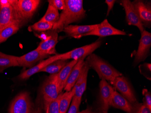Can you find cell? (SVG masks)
I'll list each match as a JSON object with an SVG mask.
<instances>
[{
	"label": "cell",
	"instance_id": "6da1fadb",
	"mask_svg": "<svg viewBox=\"0 0 151 113\" xmlns=\"http://www.w3.org/2000/svg\"><path fill=\"white\" fill-rule=\"evenodd\" d=\"M65 8L52 27V30L58 33L70 24L81 20L86 15L82 0H65Z\"/></svg>",
	"mask_w": 151,
	"mask_h": 113
},
{
	"label": "cell",
	"instance_id": "7a4b0ae2",
	"mask_svg": "<svg viewBox=\"0 0 151 113\" xmlns=\"http://www.w3.org/2000/svg\"><path fill=\"white\" fill-rule=\"evenodd\" d=\"M86 62L90 68L96 71L100 78L109 81L111 84L116 77L122 75L121 73L94 53L88 55Z\"/></svg>",
	"mask_w": 151,
	"mask_h": 113
},
{
	"label": "cell",
	"instance_id": "3957f363",
	"mask_svg": "<svg viewBox=\"0 0 151 113\" xmlns=\"http://www.w3.org/2000/svg\"><path fill=\"white\" fill-rule=\"evenodd\" d=\"M39 0H18L14 1L17 19L21 25L25 20L31 18L40 5Z\"/></svg>",
	"mask_w": 151,
	"mask_h": 113
},
{
	"label": "cell",
	"instance_id": "277c9868",
	"mask_svg": "<svg viewBox=\"0 0 151 113\" xmlns=\"http://www.w3.org/2000/svg\"><path fill=\"white\" fill-rule=\"evenodd\" d=\"M44 104L55 100L60 94L57 74H52L45 81L41 89Z\"/></svg>",
	"mask_w": 151,
	"mask_h": 113
},
{
	"label": "cell",
	"instance_id": "5b68a950",
	"mask_svg": "<svg viewBox=\"0 0 151 113\" xmlns=\"http://www.w3.org/2000/svg\"><path fill=\"white\" fill-rule=\"evenodd\" d=\"M32 109L29 94L24 92L19 93L12 101L9 113H31Z\"/></svg>",
	"mask_w": 151,
	"mask_h": 113
},
{
	"label": "cell",
	"instance_id": "8992f818",
	"mask_svg": "<svg viewBox=\"0 0 151 113\" xmlns=\"http://www.w3.org/2000/svg\"><path fill=\"white\" fill-rule=\"evenodd\" d=\"M126 33L124 31L117 29L112 26L108 22L107 19H105L101 23L97 24V26L92 31L86 34L81 35L78 39L88 35H95L100 37H106L111 35H125Z\"/></svg>",
	"mask_w": 151,
	"mask_h": 113
},
{
	"label": "cell",
	"instance_id": "52a82bcc",
	"mask_svg": "<svg viewBox=\"0 0 151 113\" xmlns=\"http://www.w3.org/2000/svg\"><path fill=\"white\" fill-rule=\"evenodd\" d=\"M151 46V33L145 30L141 33L138 50L135 56L134 64L137 65L145 60L150 52Z\"/></svg>",
	"mask_w": 151,
	"mask_h": 113
},
{
	"label": "cell",
	"instance_id": "ba28073f",
	"mask_svg": "<svg viewBox=\"0 0 151 113\" xmlns=\"http://www.w3.org/2000/svg\"><path fill=\"white\" fill-rule=\"evenodd\" d=\"M114 90L106 81L101 79L100 83L99 105L100 111H108L111 107V102Z\"/></svg>",
	"mask_w": 151,
	"mask_h": 113
},
{
	"label": "cell",
	"instance_id": "9c48e42d",
	"mask_svg": "<svg viewBox=\"0 0 151 113\" xmlns=\"http://www.w3.org/2000/svg\"><path fill=\"white\" fill-rule=\"evenodd\" d=\"M121 5L125 10L126 22L128 24L136 26L139 30L141 33L143 32L145 30V27L132 2L129 0H123L121 1Z\"/></svg>",
	"mask_w": 151,
	"mask_h": 113
},
{
	"label": "cell",
	"instance_id": "30bf717a",
	"mask_svg": "<svg viewBox=\"0 0 151 113\" xmlns=\"http://www.w3.org/2000/svg\"><path fill=\"white\" fill-rule=\"evenodd\" d=\"M112 85L130 103L133 104L137 102L134 91L125 77L122 76L116 77Z\"/></svg>",
	"mask_w": 151,
	"mask_h": 113
},
{
	"label": "cell",
	"instance_id": "8fae6325",
	"mask_svg": "<svg viewBox=\"0 0 151 113\" xmlns=\"http://www.w3.org/2000/svg\"><path fill=\"white\" fill-rule=\"evenodd\" d=\"M47 57V56L36 48L23 56L18 57L17 61L19 67L30 68L35 66L39 61Z\"/></svg>",
	"mask_w": 151,
	"mask_h": 113
},
{
	"label": "cell",
	"instance_id": "7c38bea8",
	"mask_svg": "<svg viewBox=\"0 0 151 113\" xmlns=\"http://www.w3.org/2000/svg\"><path fill=\"white\" fill-rule=\"evenodd\" d=\"M58 32L52 31L46 40L41 42L36 49L47 57L51 54H56L55 47L58 42Z\"/></svg>",
	"mask_w": 151,
	"mask_h": 113
},
{
	"label": "cell",
	"instance_id": "4fadbf2b",
	"mask_svg": "<svg viewBox=\"0 0 151 113\" xmlns=\"http://www.w3.org/2000/svg\"><path fill=\"white\" fill-rule=\"evenodd\" d=\"M13 2L14 1L12 0L11 5L6 6L0 7V30L14 22H19L13 5Z\"/></svg>",
	"mask_w": 151,
	"mask_h": 113
},
{
	"label": "cell",
	"instance_id": "5bb4252c",
	"mask_svg": "<svg viewBox=\"0 0 151 113\" xmlns=\"http://www.w3.org/2000/svg\"><path fill=\"white\" fill-rule=\"evenodd\" d=\"M143 26H150L151 23V6L142 1L132 2Z\"/></svg>",
	"mask_w": 151,
	"mask_h": 113
},
{
	"label": "cell",
	"instance_id": "9a60e30c",
	"mask_svg": "<svg viewBox=\"0 0 151 113\" xmlns=\"http://www.w3.org/2000/svg\"><path fill=\"white\" fill-rule=\"evenodd\" d=\"M89 69V65L85 61V63L82 67L79 77L74 86L75 88V93L73 97L78 100H81L82 95L86 90L87 76Z\"/></svg>",
	"mask_w": 151,
	"mask_h": 113
},
{
	"label": "cell",
	"instance_id": "2e32d148",
	"mask_svg": "<svg viewBox=\"0 0 151 113\" xmlns=\"http://www.w3.org/2000/svg\"><path fill=\"white\" fill-rule=\"evenodd\" d=\"M86 57H83L80 58L77 64L73 68L64 88V90L66 91H70L75 85L79 77L82 67L84 64Z\"/></svg>",
	"mask_w": 151,
	"mask_h": 113
},
{
	"label": "cell",
	"instance_id": "e0dca14e",
	"mask_svg": "<svg viewBox=\"0 0 151 113\" xmlns=\"http://www.w3.org/2000/svg\"><path fill=\"white\" fill-rule=\"evenodd\" d=\"M121 109L127 113H133V104L130 103L126 98L114 91L111 102V107Z\"/></svg>",
	"mask_w": 151,
	"mask_h": 113
},
{
	"label": "cell",
	"instance_id": "ac0fdd59",
	"mask_svg": "<svg viewBox=\"0 0 151 113\" xmlns=\"http://www.w3.org/2000/svg\"><path fill=\"white\" fill-rule=\"evenodd\" d=\"M97 24L93 25H69L63 29L64 31L68 36L78 39L81 35L89 33L95 29Z\"/></svg>",
	"mask_w": 151,
	"mask_h": 113
},
{
	"label": "cell",
	"instance_id": "d6986e66",
	"mask_svg": "<svg viewBox=\"0 0 151 113\" xmlns=\"http://www.w3.org/2000/svg\"><path fill=\"white\" fill-rule=\"evenodd\" d=\"M78 60H73L68 63L60 72L57 73L58 83L59 86L60 93L63 92V91L65 87L66 82L69 77L71 71L74 66L77 64Z\"/></svg>",
	"mask_w": 151,
	"mask_h": 113
},
{
	"label": "cell",
	"instance_id": "ffe728a7",
	"mask_svg": "<svg viewBox=\"0 0 151 113\" xmlns=\"http://www.w3.org/2000/svg\"><path fill=\"white\" fill-rule=\"evenodd\" d=\"M55 61L53 56H52L45 60H43L34 67L24 71L19 76V78L21 80H26L29 78L30 76L40 72L41 70Z\"/></svg>",
	"mask_w": 151,
	"mask_h": 113
},
{
	"label": "cell",
	"instance_id": "44dd1931",
	"mask_svg": "<svg viewBox=\"0 0 151 113\" xmlns=\"http://www.w3.org/2000/svg\"><path fill=\"white\" fill-rule=\"evenodd\" d=\"M21 26L18 22H14L0 30V44L6 41L11 36L17 33Z\"/></svg>",
	"mask_w": 151,
	"mask_h": 113
},
{
	"label": "cell",
	"instance_id": "7402d4cb",
	"mask_svg": "<svg viewBox=\"0 0 151 113\" xmlns=\"http://www.w3.org/2000/svg\"><path fill=\"white\" fill-rule=\"evenodd\" d=\"M75 93V88L73 87L70 91H66L63 93L59 103L60 113H67L70 103Z\"/></svg>",
	"mask_w": 151,
	"mask_h": 113
},
{
	"label": "cell",
	"instance_id": "603a6c76",
	"mask_svg": "<svg viewBox=\"0 0 151 113\" xmlns=\"http://www.w3.org/2000/svg\"><path fill=\"white\" fill-rule=\"evenodd\" d=\"M18 57L7 55L0 52V69L5 70L12 67H19Z\"/></svg>",
	"mask_w": 151,
	"mask_h": 113
},
{
	"label": "cell",
	"instance_id": "cb8c5ba5",
	"mask_svg": "<svg viewBox=\"0 0 151 113\" xmlns=\"http://www.w3.org/2000/svg\"><path fill=\"white\" fill-rule=\"evenodd\" d=\"M59 16L58 10L49 4L46 13L40 20L54 24L58 21Z\"/></svg>",
	"mask_w": 151,
	"mask_h": 113
},
{
	"label": "cell",
	"instance_id": "d4e9b609",
	"mask_svg": "<svg viewBox=\"0 0 151 113\" xmlns=\"http://www.w3.org/2000/svg\"><path fill=\"white\" fill-rule=\"evenodd\" d=\"M67 63V60H57L45 67L41 70L40 72H46L51 75L57 74Z\"/></svg>",
	"mask_w": 151,
	"mask_h": 113
},
{
	"label": "cell",
	"instance_id": "484cf974",
	"mask_svg": "<svg viewBox=\"0 0 151 113\" xmlns=\"http://www.w3.org/2000/svg\"><path fill=\"white\" fill-rule=\"evenodd\" d=\"M63 93V92L60 93L55 100L47 103L44 104L46 113H60L59 103Z\"/></svg>",
	"mask_w": 151,
	"mask_h": 113
},
{
	"label": "cell",
	"instance_id": "4316f807",
	"mask_svg": "<svg viewBox=\"0 0 151 113\" xmlns=\"http://www.w3.org/2000/svg\"><path fill=\"white\" fill-rule=\"evenodd\" d=\"M53 26V24L40 20L39 22L30 26L29 29L30 30L35 31H45L52 30Z\"/></svg>",
	"mask_w": 151,
	"mask_h": 113
},
{
	"label": "cell",
	"instance_id": "83f0119b",
	"mask_svg": "<svg viewBox=\"0 0 151 113\" xmlns=\"http://www.w3.org/2000/svg\"><path fill=\"white\" fill-rule=\"evenodd\" d=\"M133 113H151V109L143 102L141 104L137 102L133 104Z\"/></svg>",
	"mask_w": 151,
	"mask_h": 113
},
{
	"label": "cell",
	"instance_id": "f1b7e54d",
	"mask_svg": "<svg viewBox=\"0 0 151 113\" xmlns=\"http://www.w3.org/2000/svg\"><path fill=\"white\" fill-rule=\"evenodd\" d=\"M81 100H78L73 97L68 113H78L79 109Z\"/></svg>",
	"mask_w": 151,
	"mask_h": 113
},
{
	"label": "cell",
	"instance_id": "f546056e",
	"mask_svg": "<svg viewBox=\"0 0 151 113\" xmlns=\"http://www.w3.org/2000/svg\"><path fill=\"white\" fill-rule=\"evenodd\" d=\"M49 5L54 7L58 10H63L65 6V2L64 0H49L47 1Z\"/></svg>",
	"mask_w": 151,
	"mask_h": 113
},
{
	"label": "cell",
	"instance_id": "4dcf8cb0",
	"mask_svg": "<svg viewBox=\"0 0 151 113\" xmlns=\"http://www.w3.org/2000/svg\"><path fill=\"white\" fill-rule=\"evenodd\" d=\"M142 94L145 96V100L143 102L145 103L147 106L151 109V95L150 92L146 89L142 90Z\"/></svg>",
	"mask_w": 151,
	"mask_h": 113
},
{
	"label": "cell",
	"instance_id": "1f68e13d",
	"mask_svg": "<svg viewBox=\"0 0 151 113\" xmlns=\"http://www.w3.org/2000/svg\"><path fill=\"white\" fill-rule=\"evenodd\" d=\"M115 0H106L105 2L106 3L108 6L107 12V16L109 15V12L111 11L112 9L113 8L114 3L115 2Z\"/></svg>",
	"mask_w": 151,
	"mask_h": 113
},
{
	"label": "cell",
	"instance_id": "d6a6232c",
	"mask_svg": "<svg viewBox=\"0 0 151 113\" xmlns=\"http://www.w3.org/2000/svg\"><path fill=\"white\" fill-rule=\"evenodd\" d=\"M12 0H0V7L8 6L12 4Z\"/></svg>",
	"mask_w": 151,
	"mask_h": 113
},
{
	"label": "cell",
	"instance_id": "836d02e7",
	"mask_svg": "<svg viewBox=\"0 0 151 113\" xmlns=\"http://www.w3.org/2000/svg\"><path fill=\"white\" fill-rule=\"evenodd\" d=\"M31 113H43L41 107L40 105L35 107L33 108Z\"/></svg>",
	"mask_w": 151,
	"mask_h": 113
},
{
	"label": "cell",
	"instance_id": "e575fe53",
	"mask_svg": "<svg viewBox=\"0 0 151 113\" xmlns=\"http://www.w3.org/2000/svg\"><path fill=\"white\" fill-rule=\"evenodd\" d=\"M78 113H93L92 112L91 108L88 107L85 110H82L81 112H78Z\"/></svg>",
	"mask_w": 151,
	"mask_h": 113
},
{
	"label": "cell",
	"instance_id": "d590c367",
	"mask_svg": "<svg viewBox=\"0 0 151 113\" xmlns=\"http://www.w3.org/2000/svg\"><path fill=\"white\" fill-rule=\"evenodd\" d=\"M99 113H108V111H100Z\"/></svg>",
	"mask_w": 151,
	"mask_h": 113
},
{
	"label": "cell",
	"instance_id": "8d00e7d4",
	"mask_svg": "<svg viewBox=\"0 0 151 113\" xmlns=\"http://www.w3.org/2000/svg\"><path fill=\"white\" fill-rule=\"evenodd\" d=\"M3 71V70L1 69H0V73H1V72H2V71Z\"/></svg>",
	"mask_w": 151,
	"mask_h": 113
}]
</instances>
